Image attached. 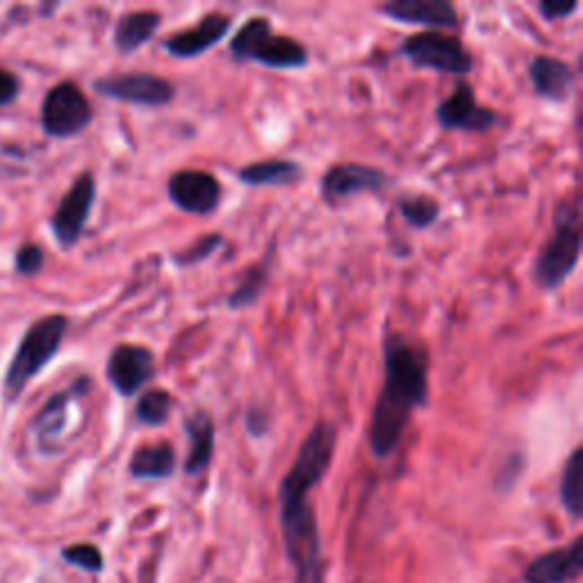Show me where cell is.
I'll use <instances>...</instances> for the list:
<instances>
[{"label": "cell", "instance_id": "8992f818", "mask_svg": "<svg viewBox=\"0 0 583 583\" xmlns=\"http://www.w3.org/2000/svg\"><path fill=\"white\" fill-rule=\"evenodd\" d=\"M399 55L417 69H431L449 76H467L472 71L474 60L463 46L461 37L442 35L438 30H424L410 35L399 46Z\"/></svg>", "mask_w": 583, "mask_h": 583}, {"label": "cell", "instance_id": "9c48e42d", "mask_svg": "<svg viewBox=\"0 0 583 583\" xmlns=\"http://www.w3.org/2000/svg\"><path fill=\"white\" fill-rule=\"evenodd\" d=\"M94 89L112 101L139 105V108H164L174 101L176 87L167 78L149 71H128L94 80Z\"/></svg>", "mask_w": 583, "mask_h": 583}, {"label": "cell", "instance_id": "5bb4252c", "mask_svg": "<svg viewBox=\"0 0 583 583\" xmlns=\"http://www.w3.org/2000/svg\"><path fill=\"white\" fill-rule=\"evenodd\" d=\"M435 119L447 130H467V133H486L497 126V114L476 103L474 87L461 80L445 101L435 108Z\"/></svg>", "mask_w": 583, "mask_h": 583}, {"label": "cell", "instance_id": "7a4b0ae2", "mask_svg": "<svg viewBox=\"0 0 583 583\" xmlns=\"http://www.w3.org/2000/svg\"><path fill=\"white\" fill-rule=\"evenodd\" d=\"M383 367V388L369 424V447L376 458H388L399 447L413 410L424 408L429 399V358L422 347L401 333H385Z\"/></svg>", "mask_w": 583, "mask_h": 583}, {"label": "cell", "instance_id": "484cf974", "mask_svg": "<svg viewBox=\"0 0 583 583\" xmlns=\"http://www.w3.org/2000/svg\"><path fill=\"white\" fill-rule=\"evenodd\" d=\"M267 278H269V272H267L265 265L251 267L249 272L242 276V281L237 283L235 290L228 294L226 306L231 310H242V308L253 306V303L260 299L262 290H265Z\"/></svg>", "mask_w": 583, "mask_h": 583}, {"label": "cell", "instance_id": "30bf717a", "mask_svg": "<svg viewBox=\"0 0 583 583\" xmlns=\"http://www.w3.org/2000/svg\"><path fill=\"white\" fill-rule=\"evenodd\" d=\"M96 201V178L92 171H82V174L73 180L69 192L62 196L60 205H57L55 215L51 219V228L55 240L60 242L64 249L76 246L85 231L89 215H92Z\"/></svg>", "mask_w": 583, "mask_h": 583}, {"label": "cell", "instance_id": "d4e9b609", "mask_svg": "<svg viewBox=\"0 0 583 583\" xmlns=\"http://www.w3.org/2000/svg\"><path fill=\"white\" fill-rule=\"evenodd\" d=\"M399 212L413 228H429L440 217V203L429 194H404L399 199Z\"/></svg>", "mask_w": 583, "mask_h": 583}, {"label": "cell", "instance_id": "8fae6325", "mask_svg": "<svg viewBox=\"0 0 583 583\" xmlns=\"http://www.w3.org/2000/svg\"><path fill=\"white\" fill-rule=\"evenodd\" d=\"M392 180L385 171L358 162H340L324 171L319 180V192L326 205H338L353 194L381 192L390 187Z\"/></svg>", "mask_w": 583, "mask_h": 583}, {"label": "cell", "instance_id": "44dd1931", "mask_svg": "<svg viewBox=\"0 0 583 583\" xmlns=\"http://www.w3.org/2000/svg\"><path fill=\"white\" fill-rule=\"evenodd\" d=\"M237 178L249 187H285L299 183L303 167L292 160H260L237 169Z\"/></svg>", "mask_w": 583, "mask_h": 583}, {"label": "cell", "instance_id": "e0dca14e", "mask_svg": "<svg viewBox=\"0 0 583 583\" xmlns=\"http://www.w3.org/2000/svg\"><path fill=\"white\" fill-rule=\"evenodd\" d=\"M583 540L577 538L572 545L554 549L538 556L527 570H524V581L527 583H570L579 579L583 568V554H581Z\"/></svg>", "mask_w": 583, "mask_h": 583}, {"label": "cell", "instance_id": "5b68a950", "mask_svg": "<svg viewBox=\"0 0 583 583\" xmlns=\"http://www.w3.org/2000/svg\"><path fill=\"white\" fill-rule=\"evenodd\" d=\"M231 55L237 62H258L267 69H303L310 60L308 48L294 37L272 28L267 16H251L231 39Z\"/></svg>", "mask_w": 583, "mask_h": 583}, {"label": "cell", "instance_id": "6da1fadb", "mask_svg": "<svg viewBox=\"0 0 583 583\" xmlns=\"http://www.w3.org/2000/svg\"><path fill=\"white\" fill-rule=\"evenodd\" d=\"M335 445H338L335 424L319 420L301 442L297 458L278 488L283 543L299 583H322V540L308 495L331 467Z\"/></svg>", "mask_w": 583, "mask_h": 583}, {"label": "cell", "instance_id": "52a82bcc", "mask_svg": "<svg viewBox=\"0 0 583 583\" xmlns=\"http://www.w3.org/2000/svg\"><path fill=\"white\" fill-rule=\"evenodd\" d=\"M94 119V108L76 82L64 80L41 103V128L48 137L69 139L80 135Z\"/></svg>", "mask_w": 583, "mask_h": 583}, {"label": "cell", "instance_id": "f1b7e54d", "mask_svg": "<svg viewBox=\"0 0 583 583\" xmlns=\"http://www.w3.org/2000/svg\"><path fill=\"white\" fill-rule=\"evenodd\" d=\"M44 262L46 256L44 251H41L39 244H23L19 251H16V272L21 276H35L39 274L41 269H44Z\"/></svg>", "mask_w": 583, "mask_h": 583}, {"label": "cell", "instance_id": "277c9868", "mask_svg": "<svg viewBox=\"0 0 583 583\" xmlns=\"http://www.w3.org/2000/svg\"><path fill=\"white\" fill-rule=\"evenodd\" d=\"M67 331L69 319L64 315H46L28 328L5 374L3 392L10 404L21 397V392L28 388L30 381L55 358Z\"/></svg>", "mask_w": 583, "mask_h": 583}, {"label": "cell", "instance_id": "2e32d148", "mask_svg": "<svg viewBox=\"0 0 583 583\" xmlns=\"http://www.w3.org/2000/svg\"><path fill=\"white\" fill-rule=\"evenodd\" d=\"M381 14L406 26L426 28H456L458 10L447 0H392L381 7Z\"/></svg>", "mask_w": 583, "mask_h": 583}, {"label": "cell", "instance_id": "4316f807", "mask_svg": "<svg viewBox=\"0 0 583 583\" xmlns=\"http://www.w3.org/2000/svg\"><path fill=\"white\" fill-rule=\"evenodd\" d=\"M224 244V237L219 233H212V235H203L199 240H194L187 249H183L180 253L174 256V262L178 267H192V265H199L201 260H208L212 256V251L219 249V246Z\"/></svg>", "mask_w": 583, "mask_h": 583}, {"label": "cell", "instance_id": "4dcf8cb0", "mask_svg": "<svg viewBox=\"0 0 583 583\" xmlns=\"http://www.w3.org/2000/svg\"><path fill=\"white\" fill-rule=\"evenodd\" d=\"M269 426H272V413H269L267 408L253 404L246 410V431H249L253 438L265 435L269 431Z\"/></svg>", "mask_w": 583, "mask_h": 583}, {"label": "cell", "instance_id": "7402d4cb", "mask_svg": "<svg viewBox=\"0 0 583 583\" xmlns=\"http://www.w3.org/2000/svg\"><path fill=\"white\" fill-rule=\"evenodd\" d=\"M135 479H169L176 470V449L169 442L139 447L128 465Z\"/></svg>", "mask_w": 583, "mask_h": 583}, {"label": "cell", "instance_id": "1f68e13d", "mask_svg": "<svg viewBox=\"0 0 583 583\" xmlns=\"http://www.w3.org/2000/svg\"><path fill=\"white\" fill-rule=\"evenodd\" d=\"M19 89H21L19 78H16L12 71L0 69V108L14 103L16 96H19Z\"/></svg>", "mask_w": 583, "mask_h": 583}, {"label": "cell", "instance_id": "f546056e", "mask_svg": "<svg viewBox=\"0 0 583 583\" xmlns=\"http://www.w3.org/2000/svg\"><path fill=\"white\" fill-rule=\"evenodd\" d=\"M540 14H543L545 21H558V19H568L574 12L579 10L577 0H543L538 5Z\"/></svg>", "mask_w": 583, "mask_h": 583}, {"label": "cell", "instance_id": "ba28073f", "mask_svg": "<svg viewBox=\"0 0 583 583\" xmlns=\"http://www.w3.org/2000/svg\"><path fill=\"white\" fill-rule=\"evenodd\" d=\"M89 390H92V379L80 376L67 390H60L46 401L44 408L37 413L35 422H32V431L37 435L41 451L53 454V451L62 449V440L71 429L76 406L87 397Z\"/></svg>", "mask_w": 583, "mask_h": 583}, {"label": "cell", "instance_id": "d6986e66", "mask_svg": "<svg viewBox=\"0 0 583 583\" xmlns=\"http://www.w3.org/2000/svg\"><path fill=\"white\" fill-rule=\"evenodd\" d=\"M183 431L190 438V456L185 461V472L190 476H199L215 456V420L208 410H194L192 415L185 417Z\"/></svg>", "mask_w": 583, "mask_h": 583}, {"label": "cell", "instance_id": "ffe728a7", "mask_svg": "<svg viewBox=\"0 0 583 583\" xmlns=\"http://www.w3.org/2000/svg\"><path fill=\"white\" fill-rule=\"evenodd\" d=\"M162 26V14L153 10H139L123 14L114 28V46L123 55H133L149 44Z\"/></svg>", "mask_w": 583, "mask_h": 583}, {"label": "cell", "instance_id": "9a60e30c", "mask_svg": "<svg viewBox=\"0 0 583 583\" xmlns=\"http://www.w3.org/2000/svg\"><path fill=\"white\" fill-rule=\"evenodd\" d=\"M233 28V19L224 12H210L196 26L174 32L162 41V48L178 60H194L215 48Z\"/></svg>", "mask_w": 583, "mask_h": 583}, {"label": "cell", "instance_id": "83f0119b", "mask_svg": "<svg viewBox=\"0 0 583 583\" xmlns=\"http://www.w3.org/2000/svg\"><path fill=\"white\" fill-rule=\"evenodd\" d=\"M64 561L87 572H101L103 570V556L94 545H73L62 552Z\"/></svg>", "mask_w": 583, "mask_h": 583}, {"label": "cell", "instance_id": "ac0fdd59", "mask_svg": "<svg viewBox=\"0 0 583 583\" xmlns=\"http://www.w3.org/2000/svg\"><path fill=\"white\" fill-rule=\"evenodd\" d=\"M529 78L538 96L552 103H565L574 89V71L568 62L552 55H536L529 64Z\"/></svg>", "mask_w": 583, "mask_h": 583}, {"label": "cell", "instance_id": "603a6c76", "mask_svg": "<svg viewBox=\"0 0 583 583\" xmlns=\"http://www.w3.org/2000/svg\"><path fill=\"white\" fill-rule=\"evenodd\" d=\"M561 504L574 520L583 515V449L577 447L565 461L561 474Z\"/></svg>", "mask_w": 583, "mask_h": 583}, {"label": "cell", "instance_id": "4fadbf2b", "mask_svg": "<svg viewBox=\"0 0 583 583\" xmlns=\"http://www.w3.org/2000/svg\"><path fill=\"white\" fill-rule=\"evenodd\" d=\"M108 381L121 397H135L146 383L155 379V356L142 344H119L114 347L105 367Z\"/></svg>", "mask_w": 583, "mask_h": 583}, {"label": "cell", "instance_id": "cb8c5ba5", "mask_svg": "<svg viewBox=\"0 0 583 583\" xmlns=\"http://www.w3.org/2000/svg\"><path fill=\"white\" fill-rule=\"evenodd\" d=\"M171 410H174V397L171 392L162 388L146 390L142 397H139L135 406L137 420L146 426H162L167 424L171 417Z\"/></svg>", "mask_w": 583, "mask_h": 583}, {"label": "cell", "instance_id": "7c38bea8", "mask_svg": "<svg viewBox=\"0 0 583 583\" xmlns=\"http://www.w3.org/2000/svg\"><path fill=\"white\" fill-rule=\"evenodd\" d=\"M167 192L171 203L187 215H212L221 203L219 180L203 169H180L169 178Z\"/></svg>", "mask_w": 583, "mask_h": 583}, {"label": "cell", "instance_id": "3957f363", "mask_svg": "<svg viewBox=\"0 0 583 583\" xmlns=\"http://www.w3.org/2000/svg\"><path fill=\"white\" fill-rule=\"evenodd\" d=\"M581 260V208L579 201H561L554 210V235L533 262V283L554 292L568 281Z\"/></svg>", "mask_w": 583, "mask_h": 583}]
</instances>
